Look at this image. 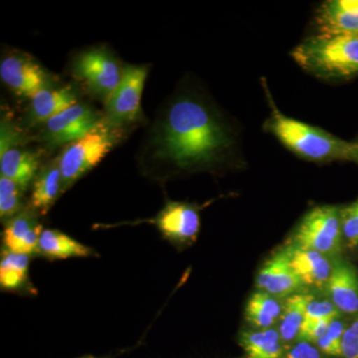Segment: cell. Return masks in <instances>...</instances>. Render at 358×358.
<instances>
[{"mask_svg": "<svg viewBox=\"0 0 358 358\" xmlns=\"http://www.w3.org/2000/svg\"><path fill=\"white\" fill-rule=\"evenodd\" d=\"M77 103V96L70 87L42 89L31 98L28 109L27 122L29 126L44 124L56 115Z\"/></svg>", "mask_w": 358, "mask_h": 358, "instance_id": "9a60e30c", "label": "cell"}, {"mask_svg": "<svg viewBox=\"0 0 358 358\" xmlns=\"http://www.w3.org/2000/svg\"><path fill=\"white\" fill-rule=\"evenodd\" d=\"M338 312L334 303L329 301H310L306 310L305 319L303 322H312L326 317H334L336 319Z\"/></svg>", "mask_w": 358, "mask_h": 358, "instance_id": "83f0119b", "label": "cell"}, {"mask_svg": "<svg viewBox=\"0 0 358 358\" xmlns=\"http://www.w3.org/2000/svg\"><path fill=\"white\" fill-rule=\"evenodd\" d=\"M289 251L292 266L303 285L317 288L327 286L333 268L324 254L300 247Z\"/></svg>", "mask_w": 358, "mask_h": 358, "instance_id": "ffe728a7", "label": "cell"}, {"mask_svg": "<svg viewBox=\"0 0 358 358\" xmlns=\"http://www.w3.org/2000/svg\"><path fill=\"white\" fill-rule=\"evenodd\" d=\"M345 331L343 322L334 320L329 324L327 333L317 341V345L327 355L341 357L343 355V338Z\"/></svg>", "mask_w": 358, "mask_h": 358, "instance_id": "d4e9b609", "label": "cell"}, {"mask_svg": "<svg viewBox=\"0 0 358 358\" xmlns=\"http://www.w3.org/2000/svg\"><path fill=\"white\" fill-rule=\"evenodd\" d=\"M109 127L101 124L81 140L70 143L59 157L63 189H69L84 174L100 164L113 148L115 136Z\"/></svg>", "mask_w": 358, "mask_h": 358, "instance_id": "277c9868", "label": "cell"}, {"mask_svg": "<svg viewBox=\"0 0 358 358\" xmlns=\"http://www.w3.org/2000/svg\"><path fill=\"white\" fill-rule=\"evenodd\" d=\"M147 66H126L121 82L106 100L103 124L117 129L141 117V102L147 80Z\"/></svg>", "mask_w": 358, "mask_h": 358, "instance_id": "5b68a950", "label": "cell"}, {"mask_svg": "<svg viewBox=\"0 0 358 358\" xmlns=\"http://www.w3.org/2000/svg\"><path fill=\"white\" fill-rule=\"evenodd\" d=\"M0 148L1 176L15 181L21 188L27 190L38 173L39 155L23 147L20 133L3 122Z\"/></svg>", "mask_w": 358, "mask_h": 358, "instance_id": "9c48e42d", "label": "cell"}, {"mask_svg": "<svg viewBox=\"0 0 358 358\" xmlns=\"http://www.w3.org/2000/svg\"><path fill=\"white\" fill-rule=\"evenodd\" d=\"M73 70L92 94L103 100L117 88L124 73L114 54L103 48L90 49L80 54Z\"/></svg>", "mask_w": 358, "mask_h": 358, "instance_id": "52a82bcc", "label": "cell"}, {"mask_svg": "<svg viewBox=\"0 0 358 358\" xmlns=\"http://www.w3.org/2000/svg\"><path fill=\"white\" fill-rule=\"evenodd\" d=\"M241 343L248 358H282L281 336L274 329L243 333Z\"/></svg>", "mask_w": 358, "mask_h": 358, "instance_id": "603a6c76", "label": "cell"}, {"mask_svg": "<svg viewBox=\"0 0 358 358\" xmlns=\"http://www.w3.org/2000/svg\"><path fill=\"white\" fill-rule=\"evenodd\" d=\"M63 189V178L61 173L59 157L40 167L38 173L32 183L30 205L41 215L50 210L57 201Z\"/></svg>", "mask_w": 358, "mask_h": 358, "instance_id": "ac0fdd59", "label": "cell"}, {"mask_svg": "<svg viewBox=\"0 0 358 358\" xmlns=\"http://www.w3.org/2000/svg\"><path fill=\"white\" fill-rule=\"evenodd\" d=\"M103 119L86 103H75L45 122L42 140L49 147L72 143L98 129Z\"/></svg>", "mask_w": 358, "mask_h": 358, "instance_id": "ba28073f", "label": "cell"}, {"mask_svg": "<svg viewBox=\"0 0 358 358\" xmlns=\"http://www.w3.org/2000/svg\"><path fill=\"white\" fill-rule=\"evenodd\" d=\"M341 231L348 246L358 245V199L341 210Z\"/></svg>", "mask_w": 358, "mask_h": 358, "instance_id": "484cf974", "label": "cell"}, {"mask_svg": "<svg viewBox=\"0 0 358 358\" xmlns=\"http://www.w3.org/2000/svg\"><path fill=\"white\" fill-rule=\"evenodd\" d=\"M341 210L322 205L306 214L294 235L296 247L322 254L336 253L341 245Z\"/></svg>", "mask_w": 358, "mask_h": 358, "instance_id": "8992f818", "label": "cell"}, {"mask_svg": "<svg viewBox=\"0 0 358 358\" xmlns=\"http://www.w3.org/2000/svg\"><path fill=\"white\" fill-rule=\"evenodd\" d=\"M343 357L358 358V319L343 334Z\"/></svg>", "mask_w": 358, "mask_h": 358, "instance_id": "f1b7e54d", "label": "cell"}, {"mask_svg": "<svg viewBox=\"0 0 358 358\" xmlns=\"http://www.w3.org/2000/svg\"><path fill=\"white\" fill-rule=\"evenodd\" d=\"M301 69L329 81H345L358 76V37H308L292 51Z\"/></svg>", "mask_w": 358, "mask_h": 358, "instance_id": "3957f363", "label": "cell"}, {"mask_svg": "<svg viewBox=\"0 0 358 358\" xmlns=\"http://www.w3.org/2000/svg\"><path fill=\"white\" fill-rule=\"evenodd\" d=\"M353 162H357L358 164V141L355 143V160Z\"/></svg>", "mask_w": 358, "mask_h": 358, "instance_id": "4dcf8cb0", "label": "cell"}, {"mask_svg": "<svg viewBox=\"0 0 358 358\" xmlns=\"http://www.w3.org/2000/svg\"><path fill=\"white\" fill-rule=\"evenodd\" d=\"M310 301H313V296L303 294H292L287 299L280 324L279 334L282 341H292L299 336Z\"/></svg>", "mask_w": 358, "mask_h": 358, "instance_id": "44dd1931", "label": "cell"}, {"mask_svg": "<svg viewBox=\"0 0 358 358\" xmlns=\"http://www.w3.org/2000/svg\"><path fill=\"white\" fill-rule=\"evenodd\" d=\"M31 256L13 253L2 248L0 260V287L9 293L35 296L37 289L29 277Z\"/></svg>", "mask_w": 358, "mask_h": 358, "instance_id": "e0dca14e", "label": "cell"}, {"mask_svg": "<svg viewBox=\"0 0 358 358\" xmlns=\"http://www.w3.org/2000/svg\"><path fill=\"white\" fill-rule=\"evenodd\" d=\"M336 320L334 317H326V319H320L312 320V322H303L301 324L299 338L303 341H313L317 343V341L324 334L327 333L329 324Z\"/></svg>", "mask_w": 358, "mask_h": 358, "instance_id": "4316f807", "label": "cell"}, {"mask_svg": "<svg viewBox=\"0 0 358 358\" xmlns=\"http://www.w3.org/2000/svg\"><path fill=\"white\" fill-rule=\"evenodd\" d=\"M234 138L210 103L199 96L169 101L152 122L141 152L148 173L204 171L229 157Z\"/></svg>", "mask_w": 358, "mask_h": 358, "instance_id": "6da1fadb", "label": "cell"}, {"mask_svg": "<svg viewBox=\"0 0 358 358\" xmlns=\"http://www.w3.org/2000/svg\"><path fill=\"white\" fill-rule=\"evenodd\" d=\"M282 308L271 294L257 292L247 303L245 317L250 324L259 329H268L281 317Z\"/></svg>", "mask_w": 358, "mask_h": 358, "instance_id": "7402d4cb", "label": "cell"}, {"mask_svg": "<svg viewBox=\"0 0 358 358\" xmlns=\"http://www.w3.org/2000/svg\"><path fill=\"white\" fill-rule=\"evenodd\" d=\"M24 192L25 190L15 181L0 176V218L2 222L10 220L29 205L25 204Z\"/></svg>", "mask_w": 358, "mask_h": 358, "instance_id": "cb8c5ba5", "label": "cell"}, {"mask_svg": "<svg viewBox=\"0 0 358 358\" xmlns=\"http://www.w3.org/2000/svg\"><path fill=\"white\" fill-rule=\"evenodd\" d=\"M77 358H109V357H94V355H84V357H77Z\"/></svg>", "mask_w": 358, "mask_h": 358, "instance_id": "1f68e13d", "label": "cell"}, {"mask_svg": "<svg viewBox=\"0 0 358 358\" xmlns=\"http://www.w3.org/2000/svg\"><path fill=\"white\" fill-rule=\"evenodd\" d=\"M327 289L338 310L348 313L358 312V277L350 264L338 262L334 265Z\"/></svg>", "mask_w": 358, "mask_h": 358, "instance_id": "2e32d148", "label": "cell"}, {"mask_svg": "<svg viewBox=\"0 0 358 358\" xmlns=\"http://www.w3.org/2000/svg\"><path fill=\"white\" fill-rule=\"evenodd\" d=\"M257 285L271 296H289L303 286L294 272L289 250L278 252L268 259L257 277Z\"/></svg>", "mask_w": 358, "mask_h": 358, "instance_id": "5bb4252c", "label": "cell"}, {"mask_svg": "<svg viewBox=\"0 0 358 358\" xmlns=\"http://www.w3.org/2000/svg\"><path fill=\"white\" fill-rule=\"evenodd\" d=\"M2 81L17 95L31 99L49 87V76L33 59L23 54H11L0 64Z\"/></svg>", "mask_w": 358, "mask_h": 358, "instance_id": "8fae6325", "label": "cell"}, {"mask_svg": "<svg viewBox=\"0 0 358 358\" xmlns=\"http://www.w3.org/2000/svg\"><path fill=\"white\" fill-rule=\"evenodd\" d=\"M95 250L55 229H43L40 235L37 256L47 260H67L96 256Z\"/></svg>", "mask_w": 358, "mask_h": 358, "instance_id": "d6986e66", "label": "cell"}, {"mask_svg": "<svg viewBox=\"0 0 358 358\" xmlns=\"http://www.w3.org/2000/svg\"><path fill=\"white\" fill-rule=\"evenodd\" d=\"M145 222L154 224L164 239L176 245L192 243L200 229L199 210L185 202H169L155 218Z\"/></svg>", "mask_w": 358, "mask_h": 358, "instance_id": "30bf717a", "label": "cell"}, {"mask_svg": "<svg viewBox=\"0 0 358 358\" xmlns=\"http://www.w3.org/2000/svg\"><path fill=\"white\" fill-rule=\"evenodd\" d=\"M265 128L294 154L312 162L355 160V143L336 138L324 129L287 117L271 101Z\"/></svg>", "mask_w": 358, "mask_h": 358, "instance_id": "7a4b0ae2", "label": "cell"}, {"mask_svg": "<svg viewBox=\"0 0 358 358\" xmlns=\"http://www.w3.org/2000/svg\"><path fill=\"white\" fill-rule=\"evenodd\" d=\"M285 358H320V355L317 348L303 341L289 350Z\"/></svg>", "mask_w": 358, "mask_h": 358, "instance_id": "f546056e", "label": "cell"}, {"mask_svg": "<svg viewBox=\"0 0 358 358\" xmlns=\"http://www.w3.org/2000/svg\"><path fill=\"white\" fill-rule=\"evenodd\" d=\"M317 34L358 37V0H329L315 13Z\"/></svg>", "mask_w": 358, "mask_h": 358, "instance_id": "4fadbf2b", "label": "cell"}, {"mask_svg": "<svg viewBox=\"0 0 358 358\" xmlns=\"http://www.w3.org/2000/svg\"><path fill=\"white\" fill-rule=\"evenodd\" d=\"M39 212L31 205L4 223L2 233L3 248L13 253L37 256L40 235L43 227L39 223Z\"/></svg>", "mask_w": 358, "mask_h": 358, "instance_id": "7c38bea8", "label": "cell"}]
</instances>
